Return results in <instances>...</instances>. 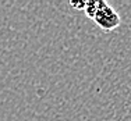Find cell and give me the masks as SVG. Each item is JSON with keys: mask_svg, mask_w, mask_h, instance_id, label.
<instances>
[{"mask_svg": "<svg viewBox=\"0 0 131 121\" xmlns=\"http://www.w3.org/2000/svg\"><path fill=\"white\" fill-rule=\"evenodd\" d=\"M71 6L74 8L82 10L105 32H112V31L120 27L121 24V18L117 14V11L103 0H92V2H82V3L73 2Z\"/></svg>", "mask_w": 131, "mask_h": 121, "instance_id": "cell-1", "label": "cell"}]
</instances>
